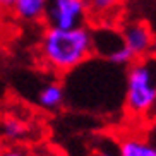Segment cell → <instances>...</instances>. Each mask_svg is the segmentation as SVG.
<instances>
[{
  "label": "cell",
  "instance_id": "obj_3",
  "mask_svg": "<svg viewBox=\"0 0 156 156\" xmlns=\"http://www.w3.org/2000/svg\"><path fill=\"white\" fill-rule=\"evenodd\" d=\"M89 7L86 0H48L45 14L46 28L74 29L86 26Z\"/></svg>",
  "mask_w": 156,
  "mask_h": 156
},
{
  "label": "cell",
  "instance_id": "obj_2",
  "mask_svg": "<svg viewBox=\"0 0 156 156\" xmlns=\"http://www.w3.org/2000/svg\"><path fill=\"white\" fill-rule=\"evenodd\" d=\"M125 108L134 117H151L156 112V57L136 58L125 74Z\"/></svg>",
  "mask_w": 156,
  "mask_h": 156
},
{
  "label": "cell",
  "instance_id": "obj_1",
  "mask_svg": "<svg viewBox=\"0 0 156 156\" xmlns=\"http://www.w3.org/2000/svg\"><path fill=\"white\" fill-rule=\"evenodd\" d=\"M41 64L51 72L67 74L86 64L93 55L91 29L87 26L74 29L46 28L40 40Z\"/></svg>",
  "mask_w": 156,
  "mask_h": 156
},
{
  "label": "cell",
  "instance_id": "obj_12",
  "mask_svg": "<svg viewBox=\"0 0 156 156\" xmlns=\"http://www.w3.org/2000/svg\"><path fill=\"white\" fill-rule=\"evenodd\" d=\"M149 53L156 57V34L153 36V41H151V50H149Z\"/></svg>",
  "mask_w": 156,
  "mask_h": 156
},
{
  "label": "cell",
  "instance_id": "obj_7",
  "mask_svg": "<svg viewBox=\"0 0 156 156\" xmlns=\"http://www.w3.org/2000/svg\"><path fill=\"white\" fill-rule=\"evenodd\" d=\"M28 129L16 115H0V141L4 144H16L26 136Z\"/></svg>",
  "mask_w": 156,
  "mask_h": 156
},
{
  "label": "cell",
  "instance_id": "obj_8",
  "mask_svg": "<svg viewBox=\"0 0 156 156\" xmlns=\"http://www.w3.org/2000/svg\"><path fill=\"white\" fill-rule=\"evenodd\" d=\"M119 156H156V147L144 139L127 137L120 142Z\"/></svg>",
  "mask_w": 156,
  "mask_h": 156
},
{
  "label": "cell",
  "instance_id": "obj_10",
  "mask_svg": "<svg viewBox=\"0 0 156 156\" xmlns=\"http://www.w3.org/2000/svg\"><path fill=\"white\" fill-rule=\"evenodd\" d=\"M0 156H29L24 147L17 144H4L0 146Z\"/></svg>",
  "mask_w": 156,
  "mask_h": 156
},
{
  "label": "cell",
  "instance_id": "obj_13",
  "mask_svg": "<svg viewBox=\"0 0 156 156\" xmlns=\"http://www.w3.org/2000/svg\"><path fill=\"white\" fill-rule=\"evenodd\" d=\"M96 156H113V154H110V153H106V151H100Z\"/></svg>",
  "mask_w": 156,
  "mask_h": 156
},
{
  "label": "cell",
  "instance_id": "obj_11",
  "mask_svg": "<svg viewBox=\"0 0 156 156\" xmlns=\"http://www.w3.org/2000/svg\"><path fill=\"white\" fill-rule=\"evenodd\" d=\"M16 0H0V12H10Z\"/></svg>",
  "mask_w": 156,
  "mask_h": 156
},
{
  "label": "cell",
  "instance_id": "obj_5",
  "mask_svg": "<svg viewBox=\"0 0 156 156\" xmlns=\"http://www.w3.org/2000/svg\"><path fill=\"white\" fill-rule=\"evenodd\" d=\"M48 0H16L10 14L17 21L26 24H34L45 21Z\"/></svg>",
  "mask_w": 156,
  "mask_h": 156
},
{
  "label": "cell",
  "instance_id": "obj_6",
  "mask_svg": "<svg viewBox=\"0 0 156 156\" xmlns=\"http://www.w3.org/2000/svg\"><path fill=\"white\" fill-rule=\"evenodd\" d=\"M36 103L43 110H57L65 103V89L57 81L45 83L36 94Z\"/></svg>",
  "mask_w": 156,
  "mask_h": 156
},
{
  "label": "cell",
  "instance_id": "obj_4",
  "mask_svg": "<svg viewBox=\"0 0 156 156\" xmlns=\"http://www.w3.org/2000/svg\"><path fill=\"white\" fill-rule=\"evenodd\" d=\"M120 33H122L124 45L130 50V53L136 58L149 55L151 41L154 34H153V31L149 29V26L146 23H142V21H129V23H125L120 28Z\"/></svg>",
  "mask_w": 156,
  "mask_h": 156
},
{
  "label": "cell",
  "instance_id": "obj_9",
  "mask_svg": "<svg viewBox=\"0 0 156 156\" xmlns=\"http://www.w3.org/2000/svg\"><path fill=\"white\" fill-rule=\"evenodd\" d=\"M86 2L89 7V16L105 19V23H108V19L119 12L124 0H86Z\"/></svg>",
  "mask_w": 156,
  "mask_h": 156
}]
</instances>
